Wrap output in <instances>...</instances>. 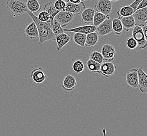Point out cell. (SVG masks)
<instances>
[{
  "mask_svg": "<svg viewBox=\"0 0 147 136\" xmlns=\"http://www.w3.org/2000/svg\"><path fill=\"white\" fill-rule=\"evenodd\" d=\"M26 13L31 17L33 22L37 26L39 34V45L40 46L47 41H55V36L53 34L51 28V22L49 20L46 22H42L38 20L37 16L27 10Z\"/></svg>",
  "mask_w": 147,
  "mask_h": 136,
  "instance_id": "cell-1",
  "label": "cell"
},
{
  "mask_svg": "<svg viewBox=\"0 0 147 136\" xmlns=\"http://www.w3.org/2000/svg\"><path fill=\"white\" fill-rule=\"evenodd\" d=\"M6 5L8 11L14 17L25 14L28 10L25 3L20 0H9Z\"/></svg>",
  "mask_w": 147,
  "mask_h": 136,
  "instance_id": "cell-2",
  "label": "cell"
},
{
  "mask_svg": "<svg viewBox=\"0 0 147 136\" xmlns=\"http://www.w3.org/2000/svg\"><path fill=\"white\" fill-rule=\"evenodd\" d=\"M132 37L137 43V47L141 50L147 46V39L144 36L142 27L136 25L133 28Z\"/></svg>",
  "mask_w": 147,
  "mask_h": 136,
  "instance_id": "cell-3",
  "label": "cell"
},
{
  "mask_svg": "<svg viewBox=\"0 0 147 136\" xmlns=\"http://www.w3.org/2000/svg\"><path fill=\"white\" fill-rule=\"evenodd\" d=\"M112 20L113 18L109 17L100 25L96 27V31H97V34H98V35L105 36L113 31Z\"/></svg>",
  "mask_w": 147,
  "mask_h": 136,
  "instance_id": "cell-4",
  "label": "cell"
},
{
  "mask_svg": "<svg viewBox=\"0 0 147 136\" xmlns=\"http://www.w3.org/2000/svg\"><path fill=\"white\" fill-rule=\"evenodd\" d=\"M136 25L142 27L147 24V7L137 10L133 14Z\"/></svg>",
  "mask_w": 147,
  "mask_h": 136,
  "instance_id": "cell-5",
  "label": "cell"
},
{
  "mask_svg": "<svg viewBox=\"0 0 147 136\" xmlns=\"http://www.w3.org/2000/svg\"><path fill=\"white\" fill-rule=\"evenodd\" d=\"M74 15L68 12L60 11L56 15L54 19L59 23L62 27L68 26L73 20Z\"/></svg>",
  "mask_w": 147,
  "mask_h": 136,
  "instance_id": "cell-6",
  "label": "cell"
},
{
  "mask_svg": "<svg viewBox=\"0 0 147 136\" xmlns=\"http://www.w3.org/2000/svg\"><path fill=\"white\" fill-rule=\"evenodd\" d=\"M112 3L109 0H99L95 4L96 11L105 15H109L112 10Z\"/></svg>",
  "mask_w": 147,
  "mask_h": 136,
  "instance_id": "cell-7",
  "label": "cell"
},
{
  "mask_svg": "<svg viewBox=\"0 0 147 136\" xmlns=\"http://www.w3.org/2000/svg\"><path fill=\"white\" fill-rule=\"evenodd\" d=\"M101 53L104 60L108 62L113 61L116 56V51L114 47L109 44H106L102 46Z\"/></svg>",
  "mask_w": 147,
  "mask_h": 136,
  "instance_id": "cell-8",
  "label": "cell"
},
{
  "mask_svg": "<svg viewBox=\"0 0 147 136\" xmlns=\"http://www.w3.org/2000/svg\"><path fill=\"white\" fill-rule=\"evenodd\" d=\"M138 88L140 91L142 93H146L147 92V74L144 71L143 68L140 67L138 69Z\"/></svg>",
  "mask_w": 147,
  "mask_h": 136,
  "instance_id": "cell-9",
  "label": "cell"
},
{
  "mask_svg": "<svg viewBox=\"0 0 147 136\" xmlns=\"http://www.w3.org/2000/svg\"><path fill=\"white\" fill-rule=\"evenodd\" d=\"M85 9L86 5L82 1L78 4L67 2L64 11L68 12L73 14L79 15L81 14V13Z\"/></svg>",
  "mask_w": 147,
  "mask_h": 136,
  "instance_id": "cell-10",
  "label": "cell"
},
{
  "mask_svg": "<svg viewBox=\"0 0 147 136\" xmlns=\"http://www.w3.org/2000/svg\"><path fill=\"white\" fill-rule=\"evenodd\" d=\"M77 85L76 80L73 75L67 74L63 80L61 87L64 90L71 92L73 90Z\"/></svg>",
  "mask_w": 147,
  "mask_h": 136,
  "instance_id": "cell-11",
  "label": "cell"
},
{
  "mask_svg": "<svg viewBox=\"0 0 147 136\" xmlns=\"http://www.w3.org/2000/svg\"><path fill=\"white\" fill-rule=\"evenodd\" d=\"M116 67L111 62L105 61L101 65L100 69V74L106 78L112 76L115 73Z\"/></svg>",
  "mask_w": 147,
  "mask_h": 136,
  "instance_id": "cell-12",
  "label": "cell"
},
{
  "mask_svg": "<svg viewBox=\"0 0 147 136\" xmlns=\"http://www.w3.org/2000/svg\"><path fill=\"white\" fill-rule=\"evenodd\" d=\"M30 77L32 81L37 84L42 83L47 79V76L41 67L34 69L31 71Z\"/></svg>",
  "mask_w": 147,
  "mask_h": 136,
  "instance_id": "cell-13",
  "label": "cell"
},
{
  "mask_svg": "<svg viewBox=\"0 0 147 136\" xmlns=\"http://www.w3.org/2000/svg\"><path fill=\"white\" fill-rule=\"evenodd\" d=\"M96 27L93 25L81 26L73 29H64V31H70L75 33H80L86 35L96 31Z\"/></svg>",
  "mask_w": 147,
  "mask_h": 136,
  "instance_id": "cell-14",
  "label": "cell"
},
{
  "mask_svg": "<svg viewBox=\"0 0 147 136\" xmlns=\"http://www.w3.org/2000/svg\"><path fill=\"white\" fill-rule=\"evenodd\" d=\"M138 69H133L128 72L126 77V82L130 87L134 88H138Z\"/></svg>",
  "mask_w": 147,
  "mask_h": 136,
  "instance_id": "cell-15",
  "label": "cell"
},
{
  "mask_svg": "<svg viewBox=\"0 0 147 136\" xmlns=\"http://www.w3.org/2000/svg\"><path fill=\"white\" fill-rule=\"evenodd\" d=\"M71 40V36L63 33L55 36V41L57 44V50L59 51L67 44Z\"/></svg>",
  "mask_w": 147,
  "mask_h": 136,
  "instance_id": "cell-16",
  "label": "cell"
},
{
  "mask_svg": "<svg viewBox=\"0 0 147 136\" xmlns=\"http://www.w3.org/2000/svg\"><path fill=\"white\" fill-rule=\"evenodd\" d=\"M95 11L92 7H88L85 9L81 13L82 20L86 24L93 23V17Z\"/></svg>",
  "mask_w": 147,
  "mask_h": 136,
  "instance_id": "cell-17",
  "label": "cell"
},
{
  "mask_svg": "<svg viewBox=\"0 0 147 136\" xmlns=\"http://www.w3.org/2000/svg\"><path fill=\"white\" fill-rule=\"evenodd\" d=\"M26 36L31 39H36L39 37L37 26L34 22L30 23L25 29Z\"/></svg>",
  "mask_w": 147,
  "mask_h": 136,
  "instance_id": "cell-18",
  "label": "cell"
},
{
  "mask_svg": "<svg viewBox=\"0 0 147 136\" xmlns=\"http://www.w3.org/2000/svg\"><path fill=\"white\" fill-rule=\"evenodd\" d=\"M120 20L122 22L123 30H125L127 32L130 31L136 26L135 22L134 19L133 15L127 17H122L121 18H120Z\"/></svg>",
  "mask_w": 147,
  "mask_h": 136,
  "instance_id": "cell-19",
  "label": "cell"
},
{
  "mask_svg": "<svg viewBox=\"0 0 147 136\" xmlns=\"http://www.w3.org/2000/svg\"><path fill=\"white\" fill-rule=\"evenodd\" d=\"M99 35L96 32L91 33L86 35L85 46L87 47H93L98 43Z\"/></svg>",
  "mask_w": 147,
  "mask_h": 136,
  "instance_id": "cell-20",
  "label": "cell"
},
{
  "mask_svg": "<svg viewBox=\"0 0 147 136\" xmlns=\"http://www.w3.org/2000/svg\"><path fill=\"white\" fill-rule=\"evenodd\" d=\"M26 5L27 10L33 14L39 12L41 9V4L38 0H27Z\"/></svg>",
  "mask_w": 147,
  "mask_h": 136,
  "instance_id": "cell-21",
  "label": "cell"
},
{
  "mask_svg": "<svg viewBox=\"0 0 147 136\" xmlns=\"http://www.w3.org/2000/svg\"><path fill=\"white\" fill-rule=\"evenodd\" d=\"M44 11L47 12L50 15V20L51 22L54 20V18L56 16V15L59 12V11H57V9L55 8L54 2H53L46 4L45 5Z\"/></svg>",
  "mask_w": 147,
  "mask_h": 136,
  "instance_id": "cell-22",
  "label": "cell"
},
{
  "mask_svg": "<svg viewBox=\"0 0 147 136\" xmlns=\"http://www.w3.org/2000/svg\"><path fill=\"white\" fill-rule=\"evenodd\" d=\"M134 10L129 5H125L123 6L121 9L117 12V15L119 19L122 17H127L133 15L134 13Z\"/></svg>",
  "mask_w": 147,
  "mask_h": 136,
  "instance_id": "cell-23",
  "label": "cell"
},
{
  "mask_svg": "<svg viewBox=\"0 0 147 136\" xmlns=\"http://www.w3.org/2000/svg\"><path fill=\"white\" fill-rule=\"evenodd\" d=\"M112 30L115 34L119 36L122 34L123 27L121 20L119 18H113L112 20Z\"/></svg>",
  "mask_w": 147,
  "mask_h": 136,
  "instance_id": "cell-24",
  "label": "cell"
},
{
  "mask_svg": "<svg viewBox=\"0 0 147 136\" xmlns=\"http://www.w3.org/2000/svg\"><path fill=\"white\" fill-rule=\"evenodd\" d=\"M109 17H110L109 15H105L101 13L96 11L94 13V17H93V25L96 26V27H98Z\"/></svg>",
  "mask_w": 147,
  "mask_h": 136,
  "instance_id": "cell-25",
  "label": "cell"
},
{
  "mask_svg": "<svg viewBox=\"0 0 147 136\" xmlns=\"http://www.w3.org/2000/svg\"><path fill=\"white\" fill-rule=\"evenodd\" d=\"M87 66L89 70L96 73L100 74V69L101 64L96 63L92 60L89 59L87 62Z\"/></svg>",
  "mask_w": 147,
  "mask_h": 136,
  "instance_id": "cell-26",
  "label": "cell"
},
{
  "mask_svg": "<svg viewBox=\"0 0 147 136\" xmlns=\"http://www.w3.org/2000/svg\"><path fill=\"white\" fill-rule=\"evenodd\" d=\"M51 28L55 36L59 34L64 33V29H63L55 19L51 22Z\"/></svg>",
  "mask_w": 147,
  "mask_h": 136,
  "instance_id": "cell-27",
  "label": "cell"
},
{
  "mask_svg": "<svg viewBox=\"0 0 147 136\" xmlns=\"http://www.w3.org/2000/svg\"><path fill=\"white\" fill-rule=\"evenodd\" d=\"M86 35L80 33H75L74 35L73 39L77 45L81 47H84L86 41Z\"/></svg>",
  "mask_w": 147,
  "mask_h": 136,
  "instance_id": "cell-28",
  "label": "cell"
},
{
  "mask_svg": "<svg viewBox=\"0 0 147 136\" xmlns=\"http://www.w3.org/2000/svg\"><path fill=\"white\" fill-rule=\"evenodd\" d=\"M89 59L94 61L101 65L103 63L104 61V59L101 53L99 51H93L89 54Z\"/></svg>",
  "mask_w": 147,
  "mask_h": 136,
  "instance_id": "cell-29",
  "label": "cell"
},
{
  "mask_svg": "<svg viewBox=\"0 0 147 136\" xmlns=\"http://www.w3.org/2000/svg\"><path fill=\"white\" fill-rule=\"evenodd\" d=\"M72 69L75 73H80L84 71L85 65L81 60H78L74 63L72 65Z\"/></svg>",
  "mask_w": 147,
  "mask_h": 136,
  "instance_id": "cell-30",
  "label": "cell"
},
{
  "mask_svg": "<svg viewBox=\"0 0 147 136\" xmlns=\"http://www.w3.org/2000/svg\"><path fill=\"white\" fill-rule=\"evenodd\" d=\"M54 5L57 11H63L66 7V2H65V0H57L54 2Z\"/></svg>",
  "mask_w": 147,
  "mask_h": 136,
  "instance_id": "cell-31",
  "label": "cell"
},
{
  "mask_svg": "<svg viewBox=\"0 0 147 136\" xmlns=\"http://www.w3.org/2000/svg\"><path fill=\"white\" fill-rule=\"evenodd\" d=\"M126 46L129 49H134L137 47V43L133 37H128L126 41Z\"/></svg>",
  "mask_w": 147,
  "mask_h": 136,
  "instance_id": "cell-32",
  "label": "cell"
},
{
  "mask_svg": "<svg viewBox=\"0 0 147 136\" xmlns=\"http://www.w3.org/2000/svg\"><path fill=\"white\" fill-rule=\"evenodd\" d=\"M37 17L40 21L42 22H46L50 20V15L45 11H43L41 12H40Z\"/></svg>",
  "mask_w": 147,
  "mask_h": 136,
  "instance_id": "cell-33",
  "label": "cell"
},
{
  "mask_svg": "<svg viewBox=\"0 0 147 136\" xmlns=\"http://www.w3.org/2000/svg\"><path fill=\"white\" fill-rule=\"evenodd\" d=\"M142 1L143 0H135L129 6H130L131 7L133 8V10H134V11H135L138 5L140 3L142 2Z\"/></svg>",
  "mask_w": 147,
  "mask_h": 136,
  "instance_id": "cell-34",
  "label": "cell"
},
{
  "mask_svg": "<svg viewBox=\"0 0 147 136\" xmlns=\"http://www.w3.org/2000/svg\"><path fill=\"white\" fill-rule=\"evenodd\" d=\"M147 0H143L142 2L140 3L138 5L137 9H136V10H139V9H144V8H145V7H147Z\"/></svg>",
  "mask_w": 147,
  "mask_h": 136,
  "instance_id": "cell-35",
  "label": "cell"
},
{
  "mask_svg": "<svg viewBox=\"0 0 147 136\" xmlns=\"http://www.w3.org/2000/svg\"><path fill=\"white\" fill-rule=\"evenodd\" d=\"M142 31H143V33L144 34V36L146 37V38L147 39V25H145L143 26L142 27Z\"/></svg>",
  "mask_w": 147,
  "mask_h": 136,
  "instance_id": "cell-36",
  "label": "cell"
},
{
  "mask_svg": "<svg viewBox=\"0 0 147 136\" xmlns=\"http://www.w3.org/2000/svg\"><path fill=\"white\" fill-rule=\"evenodd\" d=\"M82 1V0H67V2L75 4H78L80 3Z\"/></svg>",
  "mask_w": 147,
  "mask_h": 136,
  "instance_id": "cell-37",
  "label": "cell"
},
{
  "mask_svg": "<svg viewBox=\"0 0 147 136\" xmlns=\"http://www.w3.org/2000/svg\"><path fill=\"white\" fill-rule=\"evenodd\" d=\"M109 1H111V2H118L119 0H109Z\"/></svg>",
  "mask_w": 147,
  "mask_h": 136,
  "instance_id": "cell-38",
  "label": "cell"
},
{
  "mask_svg": "<svg viewBox=\"0 0 147 136\" xmlns=\"http://www.w3.org/2000/svg\"><path fill=\"white\" fill-rule=\"evenodd\" d=\"M82 2H83V1H89V0H82Z\"/></svg>",
  "mask_w": 147,
  "mask_h": 136,
  "instance_id": "cell-39",
  "label": "cell"
}]
</instances>
